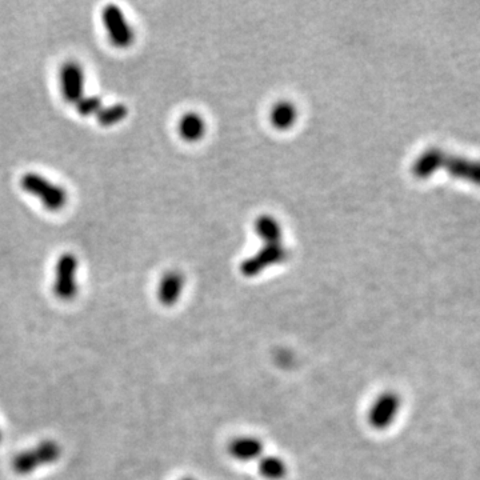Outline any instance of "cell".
Listing matches in <instances>:
<instances>
[{"mask_svg":"<svg viewBox=\"0 0 480 480\" xmlns=\"http://www.w3.org/2000/svg\"><path fill=\"white\" fill-rule=\"evenodd\" d=\"M440 170L480 187V160L448 154L440 148H429L415 160L413 166V175L419 179H427Z\"/></svg>","mask_w":480,"mask_h":480,"instance_id":"cell-1","label":"cell"},{"mask_svg":"<svg viewBox=\"0 0 480 480\" xmlns=\"http://www.w3.org/2000/svg\"><path fill=\"white\" fill-rule=\"evenodd\" d=\"M20 186L28 194L36 196L48 211H59L66 206L68 199L66 189L39 173H28L23 175Z\"/></svg>","mask_w":480,"mask_h":480,"instance_id":"cell-2","label":"cell"},{"mask_svg":"<svg viewBox=\"0 0 480 480\" xmlns=\"http://www.w3.org/2000/svg\"><path fill=\"white\" fill-rule=\"evenodd\" d=\"M78 258L74 253H63L55 268L53 293L62 300H71L78 293Z\"/></svg>","mask_w":480,"mask_h":480,"instance_id":"cell-3","label":"cell"},{"mask_svg":"<svg viewBox=\"0 0 480 480\" xmlns=\"http://www.w3.org/2000/svg\"><path fill=\"white\" fill-rule=\"evenodd\" d=\"M103 23L106 27L107 35L109 41L118 48H127L133 44V29L128 20L126 19L124 13L116 4H108L105 7L103 13Z\"/></svg>","mask_w":480,"mask_h":480,"instance_id":"cell-4","label":"cell"},{"mask_svg":"<svg viewBox=\"0 0 480 480\" xmlns=\"http://www.w3.org/2000/svg\"><path fill=\"white\" fill-rule=\"evenodd\" d=\"M401 400L396 392L386 391L380 394L368 410V423L373 429L383 431L394 423L399 413Z\"/></svg>","mask_w":480,"mask_h":480,"instance_id":"cell-5","label":"cell"},{"mask_svg":"<svg viewBox=\"0 0 480 480\" xmlns=\"http://www.w3.org/2000/svg\"><path fill=\"white\" fill-rule=\"evenodd\" d=\"M60 90L67 103L76 105L84 96V72L79 63L67 62L60 68Z\"/></svg>","mask_w":480,"mask_h":480,"instance_id":"cell-6","label":"cell"},{"mask_svg":"<svg viewBox=\"0 0 480 480\" xmlns=\"http://www.w3.org/2000/svg\"><path fill=\"white\" fill-rule=\"evenodd\" d=\"M263 448L262 440L253 436H240L229 443L228 453L239 462H253L262 458Z\"/></svg>","mask_w":480,"mask_h":480,"instance_id":"cell-7","label":"cell"},{"mask_svg":"<svg viewBox=\"0 0 480 480\" xmlns=\"http://www.w3.org/2000/svg\"><path fill=\"white\" fill-rule=\"evenodd\" d=\"M286 258V253L280 246H269L267 250L262 251L253 259H250L243 263L241 271L246 276H253L260 274L265 268H268L271 265L280 263Z\"/></svg>","mask_w":480,"mask_h":480,"instance_id":"cell-8","label":"cell"},{"mask_svg":"<svg viewBox=\"0 0 480 480\" xmlns=\"http://www.w3.org/2000/svg\"><path fill=\"white\" fill-rule=\"evenodd\" d=\"M185 278L180 272L171 271L163 276L160 280L158 288V299L163 306H173L178 300L180 293H183Z\"/></svg>","mask_w":480,"mask_h":480,"instance_id":"cell-9","label":"cell"},{"mask_svg":"<svg viewBox=\"0 0 480 480\" xmlns=\"http://www.w3.org/2000/svg\"><path fill=\"white\" fill-rule=\"evenodd\" d=\"M259 472L268 480L283 479L287 474V465L279 456L267 455L259 459Z\"/></svg>","mask_w":480,"mask_h":480,"instance_id":"cell-10","label":"cell"},{"mask_svg":"<svg viewBox=\"0 0 480 480\" xmlns=\"http://www.w3.org/2000/svg\"><path fill=\"white\" fill-rule=\"evenodd\" d=\"M178 130L185 140L194 142L204 133V121L196 114H187L179 121Z\"/></svg>","mask_w":480,"mask_h":480,"instance_id":"cell-11","label":"cell"},{"mask_svg":"<svg viewBox=\"0 0 480 480\" xmlns=\"http://www.w3.org/2000/svg\"><path fill=\"white\" fill-rule=\"evenodd\" d=\"M127 115H128V108L121 103H115L111 106L102 107L96 114V119L99 121V124L109 127L126 119Z\"/></svg>","mask_w":480,"mask_h":480,"instance_id":"cell-12","label":"cell"},{"mask_svg":"<svg viewBox=\"0 0 480 480\" xmlns=\"http://www.w3.org/2000/svg\"><path fill=\"white\" fill-rule=\"evenodd\" d=\"M296 118V109L290 103H279L274 107L271 112V120L275 127L287 128L293 124Z\"/></svg>","mask_w":480,"mask_h":480,"instance_id":"cell-13","label":"cell"},{"mask_svg":"<svg viewBox=\"0 0 480 480\" xmlns=\"http://www.w3.org/2000/svg\"><path fill=\"white\" fill-rule=\"evenodd\" d=\"M39 466V460L36 458V453L34 451V448L16 455L13 462V471L19 475L31 474Z\"/></svg>","mask_w":480,"mask_h":480,"instance_id":"cell-14","label":"cell"},{"mask_svg":"<svg viewBox=\"0 0 480 480\" xmlns=\"http://www.w3.org/2000/svg\"><path fill=\"white\" fill-rule=\"evenodd\" d=\"M34 451L36 453V458L39 460L40 466L44 465H51L53 462H56L60 458L62 450L59 447V444L53 440H46L41 441L38 444Z\"/></svg>","mask_w":480,"mask_h":480,"instance_id":"cell-15","label":"cell"},{"mask_svg":"<svg viewBox=\"0 0 480 480\" xmlns=\"http://www.w3.org/2000/svg\"><path fill=\"white\" fill-rule=\"evenodd\" d=\"M103 107L102 99L96 95L91 96H83L79 102L76 103V109L81 116H90L96 115L98 111Z\"/></svg>","mask_w":480,"mask_h":480,"instance_id":"cell-16","label":"cell"},{"mask_svg":"<svg viewBox=\"0 0 480 480\" xmlns=\"http://www.w3.org/2000/svg\"><path fill=\"white\" fill-rule=\"evenodd\" d=\"M182 480H194V479H191V478H186V479H182Z\"/></svg>","mask_w":480,"mask_h":480,"instance_id":"cell-17","label":"cell"},{"mask_svg":"<svg viewBox=\"0 0 480 480\" xmlns=\"http://www.w3.org/2000/svg\"><path fill=\"white\" fill-rule=\"evenodd\" d=\"M0 441H1V431H0Z\"/></svg>","mask_w":480,"mask_h":480,"instance_id":"cell-18","label":"cell"}]
</instances>
